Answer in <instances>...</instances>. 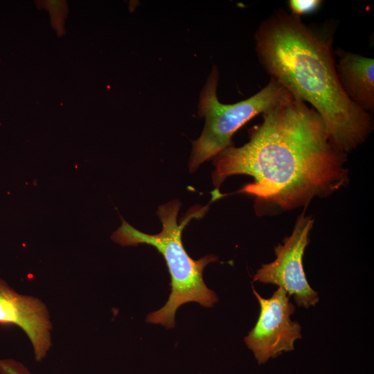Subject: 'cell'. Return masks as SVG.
I'll use <instances>...</instances> for the list:
<instances>
[{
	"mask_svg": "<svg viewBox=\"0 0 374 374\" xmlns=\"http://www.w3.org/2000/svg\"><path fill=\"white\" fill-rule=\"evenodd\" d=\"M262 116L247 143L232 145L213 158V200L222 197L220 186L235 175L253 178L238 193L255 197L260 215L305 207L348 182L346 154L330 142L313 108L290 93Z\"/></svg>",
	"mask_w": 374,
	"mask_h": 374,
	"instance_id": "cell-1",
	"label": "cell"
},
{
	"mask_svg": "<svg viewBox=\"0 0 374 374\" xmlns=\"http://www.w3.org/2000/svg\"><path fill=\"white\" fill-rule=\"evenodd\" d=\"M305 24L282 9L255 33L259 61L271 78L312 105L330 142L347 153L365 141L373 127L371 114L351 101L336 72L332 31Z\"/></svg>",
	"mask_w": 374,
	"mask_h": 374,
	"instance_id": "cell-2",
	"label": "cell"
},
{
	"mask_svg": "<svg viewBox=\"0 0 374 374\" xmlns=\"http://www.w3.org/2000/svg\"><path fill=\"white\" fill-rule=\"evenodd\" d=\"M180 206L179 201L172 200L159 207L157 215L162 223V230L159 233L150 235L143 233L121 216L122 224L111 237L114 242L122 246L152 245L163 256L171 278L170 294L166 303L159 310L149 314L146 321L161 324L167 328L175 327V317L179 306L188 302H197L209 308L218 301L216 294L206 286L203 279L205 267L216 261L217 258L214 255H207L199 260H193L186 251L181 240L184 226L192 218L202 216L207 206L193 209L178 224L177 215Z\"/></svg>",
	"mask_w": 374,
	"mask_h": 374,
	"instance_id": "cell-3",
	"label": "cell"
},
{
	"mask_svg": "<svg viewBox=\"0 0 374 374\" xmlns=\"http://www.w3.org/2000/svg\"><path fill=\"white\" fill-rule=\"evenodd\" d=\"M218 80L219 71L214 65L199 98L198 116L204 118L205 123L200 136L192 142L191 172L232 145V136L238 129L256 115L278 105L290 93L271 78L262 89L249 98L234 104H222L217 96Z\"/></svg>",
	"mask_w": 374,
	"mask_h": 374,
	"instance_id": "cell-4",
	"label": "cell"
},
{
	"mask_svg": "<svg viewBox=\"0 0 374 374\" xmlns=\"http://www.w3.org/2000/svg\"><path fill=\"white\" fill-rule=\"evenodd\" d=\"M314 220L302 213L292 234L275 249L276 258L257 270L253 281L276 285L293 296L298 306L308 308L319 301L317 292L309 285L303 265V257L309 243Z\"/></svg>",
	"mask_w": 374,
	"mask_h": 374,
	"instance_id": "cell-5",
	"label": "cell"
},
{
	"mask_svg": "<svg viewBox=\"0 0 374 374\" xmlns=\"http://www.w3.org/2000/svg\"><path fill=\"white\" fill-rule=\"evenodd\" d=\"M260 305L256 323L244 341L258 364L266 363L283 353L294 348L296 340L301 338V326L291 319L295 307L290 296L278 287L268 299L262 297L252 286Z\"/></svg>",
	"mask_w": 374,
	"mask_h": 374,
	"instance_id": "cell-6",
	"label": "cell"
},
{
	"mask_svg": "<svg viewBox=\"0 0 374 374\" xmlns=\"http://www.w3.org/2000/svg\"><path fill=\"white\" fill-rule=\"evenodd\" d=\"M0 324H14L29 338L40 362L51 346L52 325L46 305L39 299L17 292L0 278Z\"/></svg>",
	"mask_w": 374,
	"mask_h": 374,
	"instance_id": "cell-7",
	"label": "cell"
},
{
	"mask_svg": "<svg viewBox=\"0 0 374 374\" xmlns=\"http://www.w3.org/2000/svg\"><path fill=\"white\" fill-rule=\"evenodd\" d=\"M340 85L348 98L368 113L374 109V60L342 53L336 64Z\"/></svg>",
	"mask_w": 374,
	"mask_h": 374,
	"instance_id": "cell-8",
	"label": "cell"
},
{
	"mask_svg": "<svg viewBox=\"0 0 374 374\" xmlns=\"http://www.w3.org/2000/svg\"><path fill=\"white\" fill-rule=\"evenodd\" d=\"M319 0H290L288 5L291 14L300 17L316 10L321 5Z\"/></svg>",
	"mask_w": 374,
	"mask_h": 374,
	"instance_id": "cell-9",
	"label": "cell"
},
{
	"mask_svg": "<svg viewBox=\"0 0 374 374\" xmlns=\"http://www.w3.org/2000/svg\"><path fill=\"white\" fill-rule=\"evenodd\" d=\"M0 374H31L28 368L15 359H0Z\"/></svg>",
	"mask_w": 374,
	"mask_h": 374,
	"instance_id": "cell-10",
	"label": "cell"
}]
</instances>
